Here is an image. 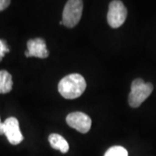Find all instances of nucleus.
I'll return each instance as SVG.
<instances>
[{"label": "nucleus", "instance_id": "nucleus-1", "mask_svg": "<svg viewBox=\"0 0 156 156\" xmlns=\"http://www.w3.org/2000/svg\"><path fill=\"white\" fill-rule=\"evenodd\" d=\"M86 81L80 74H70L63 77L58 83V91L65 99H76L83 94Z\"/></svg>", "mask_w": 156, "mask_h": 156}, {"label": "nucleus", "instance_id": "nucleus-2", "mask_svg": "<svg viewBox=\"0 0 156 156\" xmlns=\"http://www.w3.org/2000/svg\"><path fill=\"white\" fill-rule=\"evenodd\" d=\"M153 84L145 83L142 79L137 78L131 84V91L128 95V103L132 108H138L152 94Z\"/></svg>", "mask_w": 156, "mask_h": 156}, {"label": "nucleus", "instance_id": "nucleus-3", "mask_svg": "<svg viewBox=\"0 0 156 156\" xmlns=\"http://www.w3.org/2000/svg\"><path fill=\"white\" fill-rule=\"evenodd\" d=\"M83 11V0H68L62 11V25L73 28L81 20Z\"/></svg>", "mask_w": 156, "mask_h": 156}, {"label": "nucleus", "instance_id": "nucleus-4", "mask_svg": "<svg viewBox=\"0 0 156 156\" xmlns=\"http://www.w3.org/2000/svg\"><path fill=\"white\" fill-rule=\"evenodd\" d=\"M128 15V11L121 0H113L109 4L107 20L109 26L114 29L122 26Z\"/></svg>", "mask_w": 156, "mask_h": 156}, {"label": "nucleus", "instance_id": "nucleus-5", "mask_svg": "<svg viewBox=\"0 0 156 156\" xmlns=\"http://www.w3.org/2000/svg\"><path fill=\"white\" fill-rule=\"evenodd\" d=\"M66 122L70 128L82 134L88 133L91 128V119L83 112H72L66 117Z\"/></svg>", "mask_w": 156, "mask_h": 156}, {"label": "nucleus", "instance_id": "nucleus-6", "mask_svg": "<svg viewBox=\"0 0 156 156\" xmlns=\"http://www.w3.org/2000/svg\"><path fill=\"white\" fill-rule=\"evenodd\" d=\"M4 134L11 145H18L23 140V136L20 131L19 122L17 118L9 117L4 122Z\"/></svg>", "mask_w": 156, "mask_h": 156}, {"label": "nucleus", "instance_id": "nucleus-7", "mask_svg": "<svg viewBox=\"0 0 156 156\" xmlns=\"http://www.w3.org/2000/svg\"><path fill=\"white\" fill-rule=\"evenodd\" d=\"M28 50L25 51L26 57H38V58H46L49 56V50L47 49L46 43L43 38L30 39L27 42Z\"/></svg>", "mask_w": 156, "mask_h": 156}, {"label": "nucleus", "instance_id": "nucleus-8", "mask_svg": "<svg viewBox=\"0 0 156 156\" xmlns=\"http://www.w3.org/2000/svg\"><path fill=\"white\" fill-rule=\"evenodd\" d=\"M49 142L52 148L59 150L62 154H66L69 152V146L67 140L62 135L58 134H51L49 136Z\"/></svg>", "mask_w": 156, "mask_h": 156}, {"label": "nucleus", "instance_id": "nucleus-9", "mask_svg": "<svg viewBox=\"0 0 156 156\" xmlns=\"http://www.w3.org/2000/svg\"><path fill=\"white\" fill-rule=\"evenodd\" d=\"M12 76L6 70H0V94H7L12 89Z\"/></svg>", "mask_w": 156, "mask_h": 156}, {"label": "nucleus", "instance_id": "nucleus-10", "mask_svg": "<svg viewBox=\"0 0 156 156\" xmlns=\"http://www.w3.org/2000/svg\"><path fill=\"white\" fill-rule=\"evenodd\" d=\"M104 156H128V153L122 146H114L106 151Z\"/></svg>", "mask_w": 156, "mask_h": 156}, {"label": "nucleus", "instance_id": "nucleus-11", "mask_svg": "<svg viewBox=\"0 0 156 156\" xmlns=\"http://www.w3.org/2000/svg\"><path fill=\"white\" fill-rule=\"evenodd\" d=\"M8 52H10V49L7 46L6 42L5 40L0 39V62L2 61L4 56H5V54Z\"/></svg>", "mask_w": 156, "mask_h": 156}, {"label": "nucleus", "instance_id": "nucleus-12", "mask_svg": "<svg viewBox=\"0 0 156 156\" xmlns=\"http://www.w3.org/2000/svg\"><path fill=\"white\" fill-rule=\"evenodd\" d=\"M11 4V0H0V11L5 10Z\"/></svg>", "mask_w": 156, "mask_h": 156}, {"label": "nucleus", "instance_id": "nucleus-13", "mask_svg": "<svg viewBox=\"0 0 156 156\" xmlns=\"http://www.w3.org/2000/svg\"><path fill=\"white\" fill-rule=\"evenodd\" d=\"M4 134V122H1V118H0V135Z\"/></svg>", "mask_w": 156, "mask_h": 156}]
</instances>
